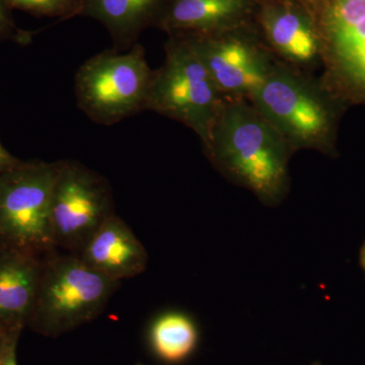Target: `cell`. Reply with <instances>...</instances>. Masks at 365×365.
<instances>
[{"mask_svg":"<svg viewBox=\"0 0 365 365\" xmlns=\"http://www.w3.org/2000/svg\"><path fill=\"white\" fill-rule=\"evenodd\" d=\"M135 365H144V364H140V362H138V364H136Z\"/></svg>","mask_w":365,"mask_h":365,"instance_id":"obj_22","label":"cell"},{"mask_svg":"<svg viewBox=\"0 0 365 365\" xmlns=\"http://www.w3.org/2000/svg\"><path fill=\"white\" fill-rule=\"evenodd\" d=\"M16 337L7 343L4 351L0 353V365H18L16 364Z\"/></svg>","mask_w":365,"mask_h":365,"instance_id":"obj_17","label":"cell"},{"mask_svg":"<svg viewBox=\"0 0 365 365\" xmlns=\"http://www.w3.org/2000/svg\"><path fill=\"white\" fill-rule=\"evenodd\" d=\"M203 150L218 173L264 205L275 207L289 193L295 153L249 100L225 98Z\"/></svg>","mask_w":365,"mask_h":365,"instance_id":"obj_1","label":"cell"},{"mask_svg":"<svg viewBox=\"0 0 365 365\" xmlns=\"http://www.w3.org/2000/svg\"><path fill=\"white\" fill-rule=\"evenodd\" d=\"M170 0H85L88 14L102 21L122 39L155 18L162 20Z\"/></svg>","mask_w":365,"mask_h":365,"instance_id":"obj_15","label":"cell"},{"mask_svg":"<svg viewBox=\"0 0 365 365\" xmlns=\"http://www.w3.org/2000/svg\"><path fill=\"white\" fill-rule=\"evenodd\" d=\"M249 101L294 153L337 157L338 129L348 107L319 76L277 61Z\"/></svg>","mask_w":365,"mask_h":365,"instance_id":"obj_2","label":"cell"},{"mask_svg":"<svg viewBox=\"0 0 365 365\" xmlns=\"http://www.w3.org/2000/svg\"><path fill=\"white\" fill-rule=\"evenodd\" d=\"M253 23L278 62L311 74L322 68L318 30L299 0H257Z\"/></svg>","mask_w":365,"mask_h":365,"instance_id":"obj_10","label":"cell"},{"mask_svg":"<svg viewBox=\"0 0 365 365\" xmlns=\"http://www.w3.org/2000/svg\"><path fill=\"white\" fill-rule=\"evenodd\" d=\"M119 284L57 250L43 262L31 317L40 333L57 337L97 319Z\"/></svg>","mask_w":365,"mask_h":365,"instance_id":"obj_3","label":"cell"},{"mask_svg":"<svg viewBox=\"0 0 365 365\" xmlns=\"http://www.w3.org/2000/svg\"><path fill=\"white\" fill-rule=\"evenodd\" d=\"M14 6L46 14H66L76 7V0H9Z\"/></svg>","mask_w":365,"mask_h":365,"instance_id":"obj_16","label":"cell"},{"mask_svg":"<svg viewBox=\"0 0 365 365\" xmlns=\"http://www.w3.org/2000/svg\"><path fill=\"white\" fill-rule=\"evenodd\" d=\"M42 268L26 255L0 258V321L18 323L31 317Z\"/></svg>","mask_w":365,"mask_h":365,"instance_id":"obj_13","label":"cell"},{"mask_svg":"<svg viewBox=\"0 0 365 365\" xmlns=\"http://www.w3.org/2000/svg\"><path fill=\"white\" fill-rule=\"evenodd\" d=\"M359 264L362 269L365 271V242L364 246L360 249L359 253Z\"/></svg>","mask_w":365,"mask_h":365,"instance_id":"obj_21","label":"cell"},{"mask_svg":"<svg viewBox=\"0 0 365 365\" xmlns=\"http://www.w3.org/2000/svg\"><path fill=\"white\" fill-rule=\"evenodd\" d=\"M257 0H170L160 24L170 34L222 32L253 23Z\"/></svg>","mask_w":365,"mask_h":365,"instance_id":"obj_12","label":"cell"},{"mask_svg":"<svg viewBox=\"0 0 365 365\" xmlns=\"http://www.w3.org/2000/svg\"><path fill=\"white\" fill-rule=\"evenodd\" d=\"M182 35L202 60L225 98L250 100L277 62L254 23L222 32Z\"/></svg>","mask_w":365,"mask_h":365,"instance_id":"obj_8","label":"cell"},{"mask_svg":"<svg viewBox=\"0 0 365 365\" xmlns=\"http://www.w3.org/2000/svg\"><path fill=\"white\" fill-rule=\"evenodd\" d=\"M58 163L51 200L53 240L57 250L78 256L114 215L111 190L104 178L81 163Z\"/></svg>","mask_w":365,"mask_h":365,"instance_id":"obj_7","label":"cell"},{"mask_svg":"<svg viewBox=\"0 0 365 365\" xmlns=\"http://www.w3.org/2000/svg\"><path fill=\"white\" fill-rule=\"evenodd\" d=\"M151 349L163 361L177 364L189 357L198 344V328L194 319L179 311L158 314L148 330Z\"/></svg>","mask_w":365,"mask_h":365,"instance_id":"obj_14","label":"cell"},{"mask_svg":"<svg viewBox=\"0 0 365 365\" xmlns=\"http://www.w3.org/2000/svg\"><path fill=\"white\" fill-rule=\"evenodd\" d=\"M153 72L140 46L119 54L96 55L79 68V108L93 121L113 124L145 110Z\"/></svg>","mask_w":365,"mask_h":365,"instance_id":"obj_6","label":"cell"},{"mask_svg":"<svg viewBox=\"0 0 365 365\" xmlns=\"http://www.w3.org/2000/svg\"><path fill=\"white\" fill-rule=\"evenodd\" d=\"M225 98L182 34H170L165 62L153 72L145 110L181 122L207 143Z\"/></svg>","mask_w":365,"mask_h":365,"instance_id":"obj_4","label":"cell"},{"mask_svg":"<svg viewBox=\"0 0 365 365\" xmlns=\"http://www.w3.org/2000/svg\"><path fill=\"white\" fill-rule=\"evenodd\" d=\"M7 26H9V19H7L2 0H0V31L6 29Z\"/></svg>","mask_w":365,"mask_h":365,"instance_id":"obj_19","label":"cell"},{"mask_svg":"<svg viewBox=\"0 0 365 365\" xmlns=\"http://www.w3.org/2000/svg\"><path fill=\"white\" fill-rule=\"evenodd\" d=\"M313 365H321L319 364V362H316V364H314Z\"/></svg>","mask_w":365,"mask_h":365,"instance_id":"obj_23","label":"cell"},{"mask_svg":"<svg viewBox=\"0 0 365 365\" xmlns=\"http://www.w3.org/2000/svg\"><path fill=\"white\" fill-rule=\"evenodd\" d=\"M321 42L324 85L348 108L365 107V0H299Z\"/></svg>","mask_w":365,"mask_h":365,"instance_id":"obj_5","label":"cell"},{"mask_svg":"<svg viewBox=\"0 0 365 365\" xmlns=\"http://www.w3.org/2000/svg\"><path fill=\"white\" fill-rule=\"evenodd\" d=\"M58 165L29 168L0 184V232L18 248L45 255L57 251L51 200Z\"/></svg>","mask_w":365,"mask_h":365,"instance_id":"obj_9","label":"cell"},{"mask_svg":"<svg viewBox=\"0 0 365 365\" xmlns=\"http://www.w3.org/2000/svg\"><path fill=\"white\" fill-rule=\"evenodd\" d=\"M16 338V333L9 334L4 327L0 326V353L4 351V348L11 339Z\"/></svg>","mask_w":365,"mask_h":365,"instance_id":"obj_18","label":"cell"},{"mask_svg":"<svg viewBox=\"0 0 365 365\" xmlns=\"http://www.w3.org/2000/svg\"><path fill=\"white\" fill-rule=\"evenodd\" d=\"M86 265L121 281L140 275L148 267V252L122 218L112 215L78 254Z\"/></svg>","mask_w":365,"mask_h":365,"instance_id":"obj_11","label":"cell"},{"mask_svg":"<svg viewBox=\"0 0 365 365\" xmlns=\"http://www.w3.org/2000/svg\"><path fill=\"white\" fill-rule=\"evenodd\" d=\"M9 155H7L4 148L0 145V168L4 167V165H9Z\"/></svg>","mask_w":365,"mask_h":365,"instance_id":"obj_20","label":"cell"}]
</instances>
